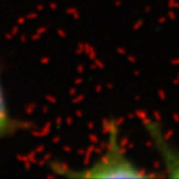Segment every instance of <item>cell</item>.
I'll use <instances>...</instances> for the list:
<instances>
[{
    "instance_id": "obj_2",
    "label": "cell",
    "mask_w": 179,
    "mask_h": 179,
    "mask_svg": "<svg viewBox=\"0 0 179 179\" xmlns=\"http://www.w3.org/2000/svg\"><path fill=\"white\" fill-rule=\"evenodd\" d=\"M145 129L170 178H179V150L166 140L159 123L147 121Z\"/></svg>"
},
{
    "instance_id": "obj_3",
    "label": "cell",
    "mask_w": 179,
    "mask_h": 179,
    "mask_svg": "<svg viewBox=\"0 0 179 179\" xmlns=\"http://www.w3.org/2000/svg\"><path fill=\"white\" fill-rule=\"evenodd\" d=\"M28 128V123L14 118L7 104L6 93L0 77V141Z\"/></svg>"
},
{
    "instance_id": "obj_1",
    "label": "cell",
    "mask_w": 179,
    "mask_h": 179,
    "mask_svg": "<svg viewBox=\"0 0 179 179\" xmlns=\"http://www.w3.org/2000/svg\"><path fill=\"white\" fill-rule=\"evenodd\" d=\"M107 143L105 152L84 169H72L63 163L55 162L50 165L56 174L67 178H148L152 177L126 155L121 147L119 137V126L115 120H111L106 125Z\"/></svg>"
}]
</instances>
